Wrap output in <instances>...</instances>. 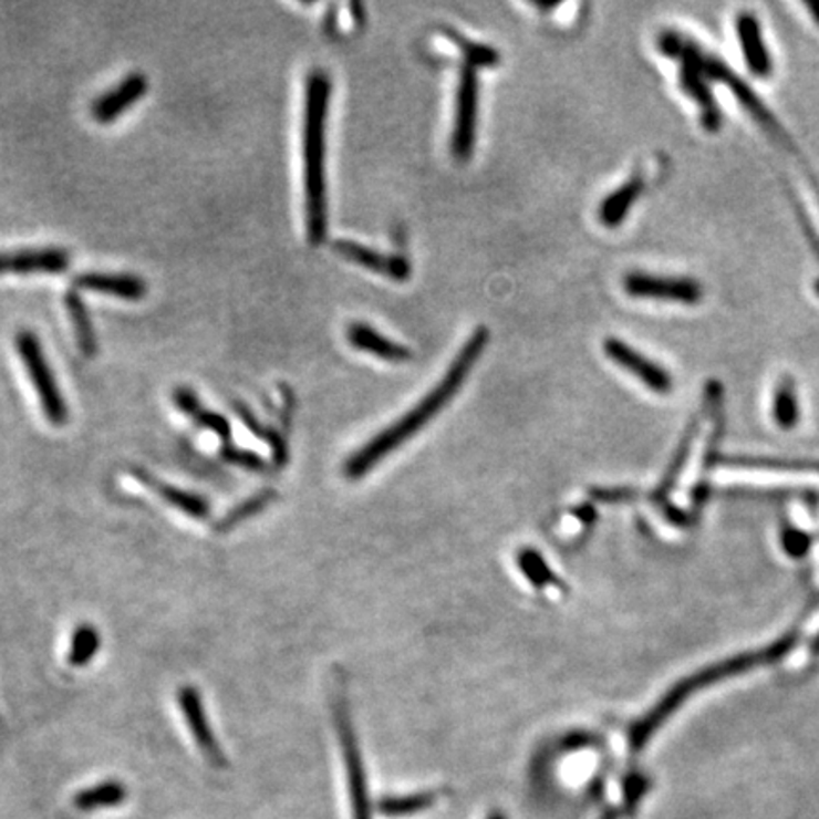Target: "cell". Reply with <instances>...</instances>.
<instances>
[{"label": "cell", "mask_w": 819, "mask_h": 819, "mask_svg": "<svg viewBox=\"0 0 819 819\" xmlns=\"http://www.w3.org/2000/svg\"><path fill=\"white\" fill-rule=\"evenodd\" d=\"M338 733L344 749L345 768H348V780H350L351 802H353V816L355 819H372L371 799L366 789V776H364L363 760L359 754L357 740L353 733L350 715L345 706L338 707Z\"/></svg>", "instance_id": "cell-6"}, {"label": "cell", "mask_w": 819, "mask_h": 819, "mask_svg": "<svg viewBox=\"0 0 819 819\" xmlns=\"http://www.w3.org/2000/svg\"><path fill=\"white\" fill-rule=\"evenodd\" d=\"M348 340H350L353 348L366 351V353H371L374 357L391 361V363H403V361L412 359V351L406 345L397 344V342H393L390 338H385L376 329H372L371 324H351L350 329H348Z\"/></svg>", "instance_id": "cell-16"}, {"label": "cell", "mask_w": 819, "mask_h": 819, "mask_svg": "<svg viewBox=\"0 0 819 819\" xmlns=\"http://www.w3.org/2000/svg\"><path fill=\"white\" fill-rule=\"evenodd\" d=\"M148 90V80L145 74L133 73L111 92L103 93L100 100L93 103L92 113L101 124H111L120 114L126 113L127 108L145 97Z\"/></svg>", "instance_id": "cell-14"}, {"label": "cell", "mask_w": 819, "mask_h": 819, "mask_svg": "<svg viewBox=\"0 0 819 819\" xmlns=\"http://www.w3.org/2000/svg\"><path fill=\"white\" fill-rule=\"evenodd\" d=\"M334 249L351 262L363 266L366 270L376 271L380 276H385V278L393 279V281H406L409 278L412 268L403 257L384 255V252L374 251V249L363 247L357 241H350V239H338Z\"/></svg>", "instance_id": "cell-12"}, {"label": "cell", "mask_w": 819, "mask_h": 819, "mask_svg": "<svg viewBox=\"0 0 819 819\" xmlns=\"http://www.w3.org/2000/svg\"><path fill=\"white\" fill-rule=\"evenodd\" d=\"M173 401H175L180 412H185L186 416L205 427V429L212 431L220 440L226 443L230 438V423L226 422L225 416L204 408V404L199 403V398L196 397L193 390H188V387L175 390Z\"/></svg>", "instance_id": "cell-17"}, {"label": "cell", "mask_w": 819, "mask_h": 819, "mask_svg": "<svg viewBox=\"0 0 819 819\" xmlns=\"http://www.w3.org/2000/svg\"><path fill=\"white\" fill-rule=\"evenodd\" d=\"M225 457L226 459H230L231 463H236V465H241L245 469H265V462H262L257 454H252V452H243V449L238 448H226Z\"/></svg>", "instance_id": "cell-28"}, {"label": "cell", "mask_w": 819, "mask_h": 819, "mask_svg": "<svg viewBox=\"0 0 819 819\" xmlns=\"http://www.w3.org/2000/svg\"><path fill=\"white\" fill-rule=\"evenodd\" d=\"M641 193H643V180L640 177H634V179L619 186L614 193L609 194L608 198L603 199L602 205H600V220L603 225L609 226V228L621 225L622 220L626 218L628 211L632 209V205L640 198Z\"/></svg>", "instance_id": "cell-18"}, {"label": "cell", "mask_w": 819, "mask_h": 819, "mask_svg": "<svg viewBox=\"0 0 819 819\" xmlns=\"http://www.w3.org/2000/svg\"><path fill=\"white\" fill-rule=\"evenodd\" d=\"M778 647H780V645H778ZM778 647H773L770 651H760L759 654H751V656H738V659H734V661L723 662L719 666L704 670L701 674L693 675V677H688V680L680 683V685L672 688V691H670V693H667L666 696H664V698H662V701L659 702V704H656V706H654L645 717H643V719L635 723L634 728H632V733H630V749H632L634 754L641 751V749L645 747V744L651 740V736H654V733L661 728L662 723H664L670 715L674 714L675 709H677L683 702L687 701L691 694L696 693V691H702V688L707 687V685H712L715 681L727 677V675L738 674L742 670H746L747 666H754L757 662L767 661V659L774 656L773 651H776Z\"/></svg>", "instance_id": "cell-3"}, {"label": "cell", "mask_w": 819, "mask_h": 819, "mask_svg": "<svg viewBox=\"0 0 819 819\" xmlns=\"http://www.w3.org/2000/svg\"><path fill=\"white\" fill-rule=\"evenodd\" d=\"M139 476L151 488L158 491V496L162 499H166V502H169L175 509L183 510V512L193 516V518H205L207 512H209V507H207V502L201 497L193 496V494L183 491L179 488H173L169 484L158 483L156 478H151L145 473H139Z\"/></svg>", "instance_id": "cell-21"}, {"label": "cell", "mask_w": 819, "mask_h": 819, "mask_svg": "<svg viewBox=\"0 0 819 819\" xmlns=\"http://www.w3.org/2000/svg\"><path fill=\"white\" fill-rule=\"evenodd\" d=\"M15 348H18L21 361L25 364L27 372H29L31 382H33L48 419L53 425H63L66 422V416H69L65 398L61 395L58 384H55V377H53L52 369L48 364L39 338L34 336L31 331H21L15 336Z\"/></svg>", "instance_id": "cell-4"}, {"label": "cell", "mask_w": 819, "mask_h": 819, "mask_svg": "<svg viewBox=\"0 0 819 819\" xmlns=\"http://www.w3.org/2000/svg\"><path fill=\"white\" fill-rule=\"evenodd\" d=\"M126 797L127 791L124 784L105 781L100 786L87 787L84 791H80L74 797V807L84 810V812H92V810H100V808L116 807Z\"/></svg>", "instance_id": "cell-20"}, {"label": "cell", "mask_w": 819, "mask_h": 819, "mask_svg": "<svg viewBox=\"0 0 819 819\" xmlns=\"http://www.w3.org/2000/svg\"><path fill=\"white\" fill-rule=\"evenodd\" d=\"M736 37L740 42L742 55H744L747 69L759 79L770 76V73H773V58H770L767 42L763 37L759 18L754 12L738 13Z\"/></svg>", "instance_id": "cell-11"}, {"label": "cell", "mask_w": 819, "mask_h": 819, "mask_svg": "<svg viewBox=\"0 0 819 819\" xmlns=\"http://www.w3.org/2000/svg\"><path fill=\"white\" fill-rule=\"evenodd\" d=\"M444 34L462 50L465 60H467V65L475 66L476 69V66H494L499 63V53L494 48L469 42V40L456 33V31H452V29H444Z\"/></svg>", "instance_id": "cell-25"}, {"label": "cell", "mask_w": 819, "mask_h": 819, "mask_svg": "<svg viewBox=\"0 0 819 819\" xmlns=\"http://www.w3.org/2000/svg\"><path fill=\"white\" fill-rule=\"evenodd\" d=\"M331 100V80L323 71H313L305 86L304 183L305 222L311 245L323 243L326 236V114Z\"/></svg>", "instance_id": "cell-2"}, {"label": "cell", "mask_w": 819, "mask_h": 819, "mask_svg": "<svg viewBox=\"0 0 819 819\" xmlns=\"http://www.w3.org/2000/svg\"><path fill=\"white\" fill-rule=\"evenodd\" d=\"M65 305L74 332H76V342H79L80 350L86 357H93L97 353V334L93 329L90 311H87L84 300L80 298L79 292L69 291L65 297Z\"/></svg>", "instance_id": "cell-19"}, {"label": "cell", "mask_w": 819, "mask_h": 819, "mask_svg": "<svg viewBox=\"0 0 819 819\" xmlns=\"http://www.w3.org/2000/svg\"><path fill=\"white\" fill-rule=\"evenodd\" d=\"M630 297L672 300L681 304H696L702 298L701 284L687 278H659L647 273H630L624 279Z\"/></svg>", "instance_id": "cell-8"}, {"label": "cell", "mask_w": 819, "mask_h": 819, "mask_svg": "<svg viewBox=\"0 0 819 819\" xmlns=\"http://www.w3.org/2000/svg\"><path fill=\"white\" fill-rule=\"evenodd\" d=\"M520 568L528 576L529 581L536 582L537 587L550 584L552 577H554L550 573L549 566L542 562L536 552H529V550L520 556Z\"/></svg>", "instance_id": "cell-27"}, {"label": "cell", "mask_w": 819, "mask_h": 819, "mask_svg": "<svg viewBox=\"0 0 819 819\" xmlns=\"http://www.w3.org/2000/svg\"><path fill=\"white\" fill-rule=\"evenodd\" d=\"M774 419L784 427V429H794L799 422V403H797V393H795L794 382H781L778 390L774 393Z\"/></svg>", "instance_id": "cell-22"}, {"label": "cell", "mask_w": 819, "mask_h": 819, "mask_svg": "<svg viewBox=\"0 0 819 819\" xmlns=\"http://www.w3.org/2000/svg\"><path fill=\"white\" fill-rule=\"evenodd\" d=\"M786 549L789 554H805L808 549L807 536L799 533V531H789L786 536Z\"/></svg>", "instance_id": "cell-29"}, {"label": "cell", "mask_w": 819, "mask_h": 819, "mask_svg": "<svg viewBox=\"0 0 819 819\" xmlns=\"http://www.w3.org/2000/svg\"><path fill=\"white\" fill-rule=\"evenodd\" d=\"M488 329H478L469 338V342L463 345V350L459 351L456 361L449 366V371L446 372L443 382L436 385L435 390L431 391L427 397L419 401L414 408L409 409L406 416L401 417L397 423L391 425L390 429H385L384 433L374 436L371 443L366 444L364 448L359 449L357 454L351 457L350 463L345 465V475L350 476V478H361L377 462H382L384 457L390 456L393 449L403 446L409 436H414L417 431L423 429L454 398V395H456L463 382H465V377L473 371V366H475L478 357L483 355L484 348L488 345Z\"/></svg>", "instance_id": "cell-1"}, {"label": "cell", "mask_w": 819, "mask_h": 819, "mask_svg": "<svg viewBox=\"0 0 819 819\" xmlns=\"http://www.w3.org/2000/svg\"><path fill=\"white\" fill-rule=\"evenodd\" d=\"M603 351L611 361H614L630 374H634L641 384L647 385L649 390L656 391V393H667L672 390V376L659 364L649 361L645 355H641L640 351L624 344L622 340L609 338L603 342Z\"/></svg>", "instance_id": "cell-9"}, {"label": "cell", "mask_w": 819, "mask_h": 819, "mask_svg": "<svg viewBox=\"0 0 819 819\" xmlns=\"http://www.w3.org/2000/svg\"><path fill=\"white\" fill-rule=\"evenodd\" d=\"M179 706L185 714L186 723L190 727L194 738L198 742L199 749L207 755V759L211 763H222V751L218 746L217 738L209 728L207 717H205L204 704H201V696L198 691L193 687L180 688L179 691Z\"/></svg>", "instance_id": "cell-15"}, {"label": "cell", "mask_w": 819, "mask_h": 819, "mask_svg": "<svg viewBox=\"0 0 819 819\" xmlns=\"http://www.w3.org/2000/svg\"><path fill=\"white\" fill-rule=\"evenodd\" d=\"M71 265L65 249H21L0 252V276L4 273H60Z\"/></svg>", "instance_id": "cell-10"}, {"label": "cell", "mask_w": 819, "mask_h": 819, "mask_svg": "<svg viewBox=\"0 0 819 819\" xmlns=\"http://www.w3.org/2000/svg\"><path fill=\"white\" fill-rule=\"evenodd\" d=\"M435 794L406 795V797H390L380 802V812L387 818H403L409 813L422 812L425 808L435 805Z\"/></svg>", "instance_id": "cell-24"}, {"label": "cell", "mask_w": 819, "mask_h": 819, "mask_svg": "<svg viewBox=\"0 0 819 819\" xmlns=\"http://www.w3.org/2000/svg\"><path fill=\"white\" fill-rule=\"evenodd\" d=\"M74 284L82 291L100 292L124 300H141L148 292V284L139 276L129 273H103V271H84L74 279Z\"/></svg>", "instance_id": "cell-13"}, {"label": "cell", "mask_w": 819, "mask_h": 819, "mask_svg": "<svg viewBox=\"0 0 819 819\" xmlns=\"http://www.w3.org/2000/svg\"><path fill=\"white\" fill-rule=\"evenodd\" d=\"M271 501V491H265V494H258V496L247 499V501L238 505L236 509L231 510L230 515L226 516L225 522L220 523V529H228L231 526H238L239 522H243L245 518L255 515L258 510L265 509L266 505Z\"/></svg>", "instance_id": "cell-26"}, {"label": "cell", "mask_w": 819, "mask_h": 819, "mask_svg": "<svg viewBox=\"0 0 819 819\" xmlns=\"http://www.w3.org/2000/svg\"><path fill=\"white\" fill-rule=\"evenodd\" d=\"M489 819H507V818H505V816H502V813H494V816H491V818H489Z\"/></svg>", "instance_id": "cell-31"}, {"label": "cell", "mask_w": 819, "mask_h": 819, "mask_svg": "<svg viewBox=\"0 0 819 819\" xmlns=\"http://www.w3.org/2000/svg\"><path fill=\"white\" fill-rule=\"evenodd\" d=\"M456 124L452 137V153L457 159H469L475 148L476 118H478V76L475 66L462 69L457 86Z\"/></svg>", "instance_id": "cell-5"}, {"label": "cell", "mask_w": 819, "mask_h": 819, "mask_svg": "<svg viewBox=\"0 0 819 819\" xmlns=\"http://www.w3.org/2000/svg\"><path fill=\"white\" fill-rule=\"evenodd\" d=\"M805 7H807L808 12L812 15V20L819 25V0L818 2H807Z\"/></svg>", "instance_id": "cell-30"}, {"label": "cell", "mask_w": 819, "mask_h": 819, "mask_svg": "<svg viewBox=\"0 0 819 819\" xmlns=\"http://www.w3.org/2000/svg\"><path fill=\"white\" fill-rule=\"evenodd\" d=\"M677 58L681 60V86L702 106L704 126L709 132H714L719 127L720 114L719 108L715 105L714 95L707 87L706 74L702 71L701 50L694 48V44H685V40H683V46H681Z\"/></svg>", "instance_id": "cell-7"}, {"label": "cell", "mask_w": 819, "mask_h": 819, "mask_svg": "<svg viewBox=\"0 0 819 819\" xmlns=\"http://www.w3.org/2000/svg\"><path fill=\"white\" fill-rule=\"evenodd\" d=\"M101 640L95 628L90 624L74 630L71 649H69V662L73 666H86L87 662L93 661V656L100 651Z\"/></svg>", "instance_id": "cell-23"}]
</instances>
